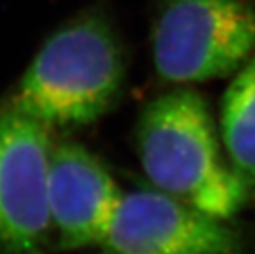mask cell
Listing matches in <instances>:
<instances>
[{
	"label": "cell",
	"mask_w": 255,
	"mask_h": 254,
	"mask_svg": "<svg viewBox=\"0 0 255 254\" xmlns=\"http://www.w3.org/2000/svg\"><path fill=\"white\" fill-rule=\"evenodd\" d=\"M101 254H242L241 231L183 200L153 190L124 193Z\"/></svg>",
	"instance_id": "obj_5"
},
{
	"label": "cell",
	"mask_w": 255,
	"mask_h": 254,
	"mask_svg": "<svg viewBox=\"0 0 255 254\" xmlns=\"http://www.w3.org/2000/svg\"><path fill=\"white\" fill-rule=\"evenodd\" d=\"M138 159L155 188L203 212L231 220L249 187L221 152L214 119L189 88L161 94L143 107L137 126Z\"/></svg>",
	"instance_id": "obj_1"
},
{
	"label": "cell",
	"mask_w": 255,
	"mask_h": 254,
	"mask_svg": "<svg viewBox=\"0 0 255 254\" xmlns=\"http://www.w3.org/2000/svg\"><path fill=\"white\" fill-rule=\"evenodd\" d=\"M124 193L97 157L76 142L53 145L48 202L59 250L99 246Z\"/></svg>",
	"instance_id": "obj_6"
},
{
	"label": "cell",
	"mask_w": 255,
	"mask_h": 254,
	"mask_svg": "<svg viewBox=\"0 0 255 254\" xmlns=\"http://www.w3.org/2000/svg\"><path fill=\"white\" fill-rule=\"evenodd\" d=\"M124 79L126 58L109 20L83 13L40 48L10 104L51 129L86 126L114 106Z\"/></svg>",
	"instance_id": "obj_2"
},
{
	"label": "cell",
	"mask_w": 255,
	"mask_h": 254,
	"mask_svg": "<svg viewBox=\"0 0 255 254\" xmlns=\"http://www.w3.org/2000/svg\"><path fill=\"white\" fill-rule=\"evenodd\" d=\"M50 131L10 102L0 106V254H46Z\"/></svg>",
	"instance_id": "obj_4"
},
{
	"label": "cell",
	"mask_w": 255,
	"mask_h": 254,
	"mask_svg": "<svg viewBox=\"0 0 255 254\" xmlns=\"http://www.w3.org/2000/svg\"><path fill=\"white\" fill-rule=\"evenodd\" d=\"M221 136L232 169L251 190L255 187V53L224 93Z\"/></svg>",
	"instance_id": "obj_7"
},
{
	"label": "cell",
	"mask_w": 255,
	"mask_h": 254,
	"mask_svg": "<svg viewBox=\"0 0 255 254\" xmlns=\"http://www.w3.org/2000/svg\"><path fill=\"white\" fill-rule=\"evenodd\" d=\"M151 51L166 83H201L236 73L255 53V3L160 0Z\"/></svg>",
	"instance_id": "obj_3"
}]
</instances>
